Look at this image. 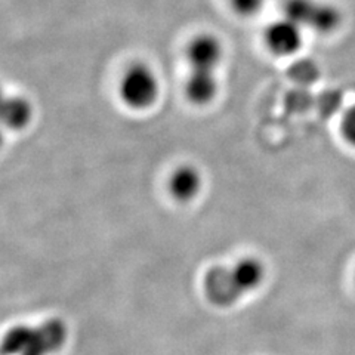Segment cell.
<instances>
[{
	"label": "cell",
	"mask_w": 355,
	"mask_h": 355,
	"mask_svg": "<svg viewBox=\"0 0 355 355\" xmlns=\"http://www.w3.org/2000/svg\"><path fill=\"white\" fill-rule=\"evenodd\" d=\"M265 0H228L234 12L241 17H253L262 9Z\"/></svg>",
	"instance_id": "obj_11"
},
{
	"label": "cell",
	"mask_w": 355,
	"mask_h": 355,
	"mask_svg": "<svg viewBox=\"0 0 355 355\" xmlns=\"http://www.w3.org/2000/svg\"><path fill=\"white\" fill-rule=\"evenodd\" d=\"M120 96L133 110L151 107L159 96V80L155 73L146 64H133L121 77Z\"/></svg>",
	"instance_id": "obj_3"
},
{
	"label": "cell",
	"mask_w": 355,
	"mask_h": 355,
	"mask_svg": "<svg viewBox=\"0 0 355 355\" xmlns=\"http://www.w3.org/2000/svg\"><path fill=\"white\" fill-rule=\"evenodd\" d=\"M6 96L3 95V92H2V89H0V105H2V103H3V99H5Z\"/></svg>",
	"instance_id": "obj_13"
},
{
	"label": "cell",
	"mask_w": 355,
	"mask_h": 355,
	"mask_svg": "<svg viewBox=\"0 0 355 355\" xmlns=\"http://www.w3.org/2000/svg\"><path fill=\"white\" fill-rule=\"evenodd\" d=\"M205 293L210 302L218 306L236 304L243 296L232 279L230 268L215 266L205 277Z\"/></svg>",
	"instance_id": "obj_5"
},
{
	"label": "cell",
	"mask_w": 355,
	"mask_h": 355,
	"mask_svg": "<svg viewBox=\"0 0 355 355\" xmlns=\"http://www.w3.org/2000/svg\"><path fill=\"white\" fill-rule=\"evenodd\" d=\"M222 44L212 35H198L187 48V61L191 70L215 71L222 60Z\"/></svg>",
	"instance_id": "obj_6"
},
{
	"label": "cell",
	"mask_w": 355,
	"mask_h": 355,
	"mask_svg": "<svg viewBox=\"0 0 355 355\" xmlns=\"http://www.w3.org/2000/svg\"><path fill=\"white\" fill-rule=\"evenodd\" d=\"M230 271L243 296L259 288L266 275L263 262L252 257L237 261L234 265L230 266Z\"/></svg>",
	"instance_id": "obj_7"
},
{
	"label": "cell",
	"mask_w": 355,
	"mask_h": 355,
	"mask_svg": "<svg viewBox=\"0 0 355 355\" xmlns=\"http://www.w3.org/2000/svg\"><path fill=\"white\" fill-rule=\"evenodd\" d=\"M265 43L277 57H291L302 44V28L287 18L277 19L265 30Z\"/></svg>",
	"instance_id": "obj_4"
},
{
	"label": "cell",
	"mask_w": 355,
	"mask_h": 355,
	"mask_svg": "<svg viewBox=\"0 0 355 355\" xmlns=\"http://www.w3.org/2000/svg\"><path fill=\"white\" fill-rule=\"evenodd\" d=\"M2 142H3V132L0 129V146H2Z\"/></svg>",
	"instance_id": "obj_14"
},
{
	"label": "cell",
	"mask_w": 355,
	"mask_h": 355,
	"mask_svg": "<svg viewBox=\"0 0 355 355\" xmlns=\"http://www.w3.org/2000/svg\"><path fill=\"white\" fill-rule=\"evenodd\" d=\"M67 336V326L58 318H51L37 327L18 324L5 333L0 351L3 355H52L64 347Z\"/></svg>",
	"instance_id": "obj_1"
},
{
	"label": "cell",
	"mask_w": 355,
	"mask_h": 355,
	"mask_svg": "<svg viewBox=\"0 0 355 355\" xmlns=\"http://www.w3.org/2000/svg\"><path fill=\"white\" fill-rule=\"evenodd\" d=\"M283 17L296 26L329 35L339 28L342 15L339 9L320 0H284Z\"/></svg>",
	"instance_id": "obj_2"
},
{
	"label": "cell",
	"mask_w": 355,
	"mask_h": 355,
	"mask_svg": "<svg viewBox=\"0 0 355 355\" xmlns=\"http://www.w3.org/2000/svg\"><path fill=\"white\" fill-rule=\"evenodd\" d=\"M218 94V80L215 71H197L191 70L190 77L185 83V95L193 104L205 105Z\"/></svg>",
	"instance_id": "obj_9"
},
{
	"label": "cell",
	"mask_w": 355,
	"mask_h": 355,
	"mask_svg": "<svg viewBox=\"0 0 355 355\" xmlns=\"http://www.w3.org/2000/svg\"><path fill=\"white\" fill-rule=\"evenodd\" d=\"M31 117L33 108L26 98H5L2 105H0V125L9 129H24L31 121Z\"/></svg>",
	"instance_id": "obj_10"
},
{
	"label": "cell",
	"mask_w": 355,
	"mask_h": 355,
	"mask_svg": "<svg viewBox=\"0 0 355 355\" xmlns=\"http://www.w3.org/2000/svg\"><path fill=\"white\" fill-rule=\"evenodd\" d=\"M340 133L351 147L355 148V104L351 105L340 121Z\"/></svg>",
	"instance_id": "obj_12"
},
{
	"label": "cell",
	"mask_w": 355,
	"mask_h": 355,
	"mask_svg": "<svg viewBox=\"0 0 355 355\" xmlns=\"http://www.w3.org/2000/svg\"><path fill=\"white\" fill-rule=\"evenodd\" d=\"M202 175L193 166H182L178 168L169 180L171 194L178 202H191V200L202 190Z\"/></svg>",
	"instance_id": "obj_8"
}]
</instances>
